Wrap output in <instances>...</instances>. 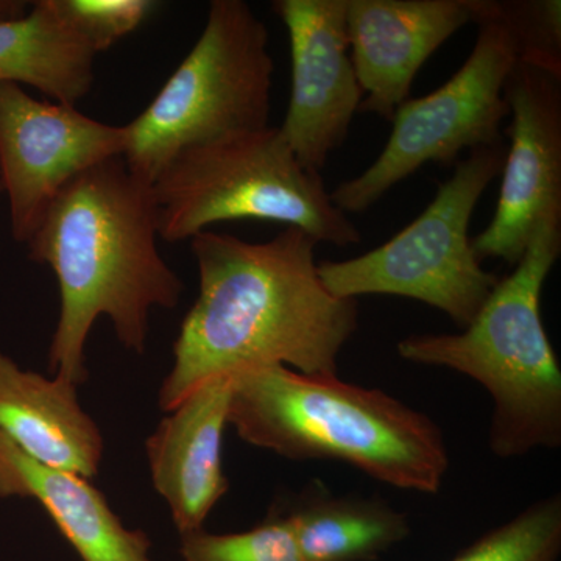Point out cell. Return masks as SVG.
<instances>
[{
    "mask_svg": "<svg viewBox=\"0 0 561 561\" xmlns=\"http://www.w3.org/2000/svg\"><path fill=\"white\" fill-rule=\"evenodd\" d=\"M319 243L290 227L265 242L209 230L191 239L198 295L173 343L161 411L171 412L209 379L254 368L337 375L339 356L359 327V306L324 289Z\"/></svg>",
    "mask_w": 561,
    "mask_h": 561,
    "instance_id": "cell-1",
    "label": "cell"
},
{
    "mask_svg": "<svg viewBox=\"0 0 561 561\" xmlns=\"http://www.w3.org/2000/svg\"><path fill=\"white\" fill-rule=\"evenodd\" d=\"M153 186L113 158L81 173L51 202L28 257L49 265L60 287V316L49 368L76 383L88 379L84 346L101 317L125 350L146 353L153 308L175 309L183 280L158 249Z\"/></svg>",
    "mask_w": 561,
    "mask_h": 561,
    "instance_id": "cell-2",
    "label": "cell"
},
{
    "mask_svg": "<svg viewBox=\"0 0 561 561\" xmlns=\"http://www.w3.org/2000/svg\"><path fill=\"white\" fill-rule=\"evenodd\" d=\"M228 424L243 442L284 459L342 461L400 490L438 493L449 468L434 420L337 375L271 365L231 376Z\"/></svg>",
    "mask_w": 561,
    "mask_h": 561,
    "instance_id": "cell-3",
    "label": "cell"
},
{
    "mask_svg": "<svg viewBox=\"0 0 561 561\" xmlns=\"http://www.w3.org/2000/svg\"><path fill=\"white\" fill-rule=\"evenodd\" d=\"M560 253L561 213H549L467 328L397 346L404 360L448 368L489 391V445L500 459L561 446V368L541 317L542 287Z\"/></svg>",
    "mask_w": 561,
    "mask_h": 561,
    "instance_id": "cell-4",
    "label": "cell"
},
{
    "mask_svg": "<svg viewBox=\"0 0 561 561\" xmlns=\"http://www.w3.org/2000/svg\"><path fill=\"white\" fill-rule=\"evenodd\" d=\"M160 238H192L221 221L286 224L335 247L362 241L320 173L297 160L278 127L238 133L176 154L153 181Z\"/></svg>",
    "mask_w": 561,
    "mask_h": 561,
    "instance_id": "cell-5",
    "label": "cell"
},
{
    "mask_svg": "<svg viewBox=\"0 0 561 561\" xmlns=\"http://www.w3.org/2000/svg\"><path fill=\"white\" fill-rule=\"evenodd\" d=\"M264 22L243 0H214L201 38L157 98L125 125L124 161L153 181L209 140L271 127L275 62Z\"/></svg>",
    "mask_w": 561,
    "mask_h": 561,
    "instance_id": "cell-6",
    "label": "cell"
},
{
    "mask_svg": "<svg viewBox=\"0 0 561 561\" xmlns=\"http://www.w3.org/2000/svg\"><path fill=\"white\" fill-rule=\"evenodd\" d=\"M505 153L504 144L471 150L438 184L426 210L389 242L354 260L320 262L324 289L351 300L362 295L412 298L467 328L500 280L482 267L468 231L483 192L502 173Z\"/></svg>",
    "mask_w": 561,
    "mask_h": 561,
    "instance_id": "cell-7",
    "label": "cell"
},
{
    "mask_svg": "<svg viewBox=\"0 0 561 561\" xmlns=\"http://www.w3.org/2000/svg\"><path fill=\"white\" fill-rule=\"evenodd\" d=\"M478 27L474 49L463 66L437 91L402 103L378 160L330 192L342 213L370 209L427 162L451 165L463 150L504 144L501 124L511 114L505 83L522 61V41L505 2L491 0Z\"/></svg>",
    "mask_w": 561,
    "mask_h": 561,
    "instance_id": "cell-8",
    "label": "cell"
},
{
    "mask_svg": "<svg viewBox=\"0 0 561 561\" xmlns=\"http://www.w3.org/2000/svg\"><path fill=\"white\" fill-rule=\"evenodd\" d=\"M125 142V125L103 124L77 106L38 101L18 84H0V187L14 241L28 242L70 181L124 158Z\"/></svg>",
    "mask_w": 561,
    "mask_h": 561,
    "instance_id": "cell-9",
    "label": "cell"
},
{
    "mask_svg": "<svg viewBox=\"0 0 561 561\" xmlns=\"http://www.w3.org/2000/svg\"><path fill=\"white\" fill-rule=\"evenodd\" d=\"M505 99L512 122L507 135L496 213L489 227L471 239L479 261L516 265L535 228L549 213H561V73L516 62Z\"/></svg>",
    "mask_w": 561,
    "mask_h": 561,
    "instance_id": "cell-10",
    "label": "cell"
},
{
    "mask_svg": "<svg viewBox=\"0 0 561 561\" xmlns=\"http://www.w3.org/2000/svg\"><path fill=\"white\" fill-rule=\"evenodd\" d=\"M348 0H275L290 41L289 108L279 131L297 160L320 173L343 146L364 101L350 54Z\"/></svg>",
    "mask_w": 561,
    "mask_h": 561,
    "instance_id": "cell-11",
    "label": "cell"
},
{
    "mask_svg": "<svg viewBox=\"0 0 561 561\" xmlns=\"http://www.w3.org/2000/svg\"><path fill=\"white\" fill-rule=\"evenodd\" d=\"M491 0H348L351 61L364 101L359 113L393 119L421 66L465 25L489 13Z\"/></svg>",
    "mask_w": 561,
    "mask_h": 561,
    "instance_id": "cell-12",
    "label": "cell"
},
{
    "mask_svg": "<svg viewBox=\"0 0 561 561\" xmlns=\"http://www.w3.org/2000/svg\"><path fill=\"white\" fill-rule=\"evenodd\" d=\"M230 397V376L209 379L165 412L147 438L151 483L169 505L181 537L202 530L230 490L221 461Z\"/></svg>",
    "mask_w": 561,
    "mask_h": 561,
    "instance_id": "cell-13",
    "label": "cell"
},
{
    "mask_svg": "<svg viewBox=\"0 0 561 561\" xmlns=\"http://www.w3.org/2000/svg\"><path fill=\"white\" fill-rule=\"evenodd\" d=\"M0 434L22 453L55 470L92 479L105 440L83 411L76 383L24 370L0 351Z\"/></svg>",
    "mask_w": 561,
    "mask_h": 561,
    "instance_id": "cell-14",
    "label": "cell"
},
{
    "mask_svg": "<svg viewBox=\"0 0 561 561\" xmlns=\"http://www.w3.org/2000/svg\"><path fill=\"white\" fill-rule=\"evenodd\" d=\"M0 497L38 502L81 561H153L149 537L128 529L91 479L38 463L3 434Z\"/></svg>",
    "mask_w": 561,
    "mask_h": 561,
    "instance_id": "cell-15",
    "label": "cell"
},
{
    "mask_svg": "<svg viewBox=\"0 0 561 561\" xmlns=\"http://www.w3.org/2000/svg\"><path fill=\"white\" fill-rule=\"evenodd\" d=\"M95 57L54 0H36L22 16L0 21V84L31 87L50 102L77 106L94 84Z\"/></svg>",
    "mask_w": 561,
    "mask_h": 561,
    "instance_id": "cell-16",
    "label": "cell"
},
{
    "mask_svg": "<svg viewBox=\"0 0 561 561\" xmlns=\"http://www.w3.org/2000/svg\"><path fill=\"white\" fill-rule=\"evenodd\" d=\"M301 561H373L411 534L402 512L381 500L320 489L286 515Z\"/></svg>",
    "mask_w": 561,
    "mask_h": 561,
    "instance_id": "cell-17",
    "label": "cell"
},
{
    "mask_svg": "<svg viewBox=\"0 0 561 561\" xmlns=\"http://www.w3.org/2000/svg\"><path fill=\"white\" fill-rule=\"evenodd\" d=\"M560 556L561 496L553 493L486 531L451 561H559Z\"/></svg>",
    "mask_w": 561,
    "mask_h": 561,
    "instance_id": "cell-18",
    "label": "cell"
},
{
    "mask_svg": "<svg viewBox=\"0 0 561 561\" xmlns=\"http://www.w3.org/2000/svg\"><path fill=\"white\" fill-rule=\"evenodd\" d=\"M183 561H301L286 516L254 529L216 535L197 530L181 537Z\"/></svg>",
    "mask_w": 561,
    "mask_h": 561,
    "instance_id": "cell-19",
    "label": "cell"
},
{
    "mask_svg": "<svg viewBox=\"0 0 561 561\" xmlns=\"http://www.w3.org/2000/svg\"><path fill=\"white\" fill-rule=\"evenodd\" d=\"M55 7L95 54L130 35L157 9L150 0H54Z\"/></svg>",
    "mask_w": 561,
    "mask_h": 561,
    "instance_id": "cell-20",
    "label": "cell"
},
{
    "mask_svg": "<svg viewBox=\"0 0 561 561\" xmlns=\"http://www.w3.org/2000/svg\"><path fill=\"white\" fill-rule=\"evenodd\" d=\"M505 3L516 35L522 41V61L561 73L560 0Z\"/></svg>",
    "mask_w": 561,
    "mask_h": 561,
    "instance_id": "cell-21",
    "label": "cell"
},
{
    "mask_svg": "<svg viewBox=\"0 0 561 561\" xmlns=\"http://www.w3.org/2000/svg\"><path fill=\"white\" fill-rule=\"evenodd\" d=\"M31 3L22 0H0V21L22 16L28 10Z\"/></svg>",
    "mask_w": 561,
    "mask_h": 561,
    "instance_id": "cell-22",
    "label": "cell"
},
{
    "mask_svg": "<svg viewBox=\"0 0 561 561\" xmlns=\"http://www.w3.org/2000/svg\"><path fill=\"white\" fill-rule=\"evenodd\" d=\"M0 194H2V187H0Z\"/></svg>",
    "mask_w": 561,
    "mask_h": 561,
    "instance_id": "cell-23",
    "label": "cell"
}]
</instances>
